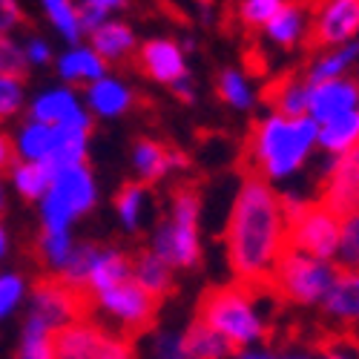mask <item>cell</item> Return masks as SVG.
Instances as JSON below:
<instances>
[{
	"label": "cell",
	"instance_id": "8fae6325",
	"mask_svg": "<svg viewBox=\"0 0 359 359\" xmlns=\"http://www.w3.org/2000/svg\"><path fill=\"white\" fill-rule=\"evenodd\" d=\"M308 20V49H334L359 35V0H316Z\"/></svg>",
	"mask_w": 359,
	"mask_h": 359
},
{
	"label": "cell",
	"instance_id": "f1b7e54d",
	"mask_svg": "<svg viewBox=\"0 0 359 359\" xmlns=\"http://www.w3.org/2000/svg\"><path fill=\"white\" fill-rule=\"evenodd\" d=\"M18 359H55V331L52 327H46L35 316H26Z\"/></svg>",
	"mask_w": 359,
	"mask_h": 359
},
{
	"label": "cell",
	"instance_id": "30bf717a",
	"mask_svg": "<svg viewBox=\"0 0 359 359\" xmlns=\"http://www.w3.org/2000/svg\"><path fill=\"white\" fill-rule=\"evenodd\" d=\"M316 201L327 207L339 222L359 213V147L334 156L331 164H325Z\"/></svg>",
	"mask_w": 359,
	"mask_h": 359
},
{
	"label": "cell",
	"instance_id": "4316f807",
	"mask_svg": "<svg viewBox=\"0 0 359 359\" xmlns=\"http://www.w3.org/2000/svg\"><path fill=\"white\" fill-rule=\"evenodd\" d=\"M52 178H55V170L41 164V161H20L15 167V172H12L15 190L26 201H41L52 187Z\"/></svg>",
	"mask_w": 359,
	"mask_h": 359
},
{
	"label": "cell",
	"instance_id": "5b68a950",
	"mask_svg": "<svg viewBox=\"0 0 359 359\" xmlns=\"http://www.w3.org/2000/svg\"><path fill=\"white\" fill-rule=\"evenodd\" d=\"M158 305H161L158 299L153 293H147L130 276L95 296H89V319L133 342L138 334L149 331L156 325Z\"/></svg>",
	"mask_w": 359,
	"mask_h": 359
},
{
	"label": "cell",
	"instance_id": "603a6c76",
	"mask_svg": "<svg viewBox=\"0 0 359 359\" xmlns=\"http://www.w3.org/2000/svg\"><path fill=\"white\" fill-rule=\"evenodd\" d=\"M316 144L327 156H342L348 149L359 147V109H351L327 124H319Z\"/></svg>",
	"mask_w": 359,
	"mask_h": 359
},
{
	"label": "cell",
	"instance_id": "4dcf8cb0",
	"mask_svg": "<svg viewBox=\"0 0 359 359\" xmlns=\"http://www.w3.org/2000/svg\"><path fill=\"white\" fill-rule=\"evenodd\" d=\"M41 6L46 12L49 23L61 32V38L69 43H78L83 29H81V18H78V6L72 0H41Z\"/></svg>",
	"mask_w": 359,
	"mask_h": 359
},
{
	"label": "cell",
	"instance_id": "8d00e7d4",
	"mask_svg": "<svg viewBox=\"0 0 359 359\" xmlns=\"http://www.w3.org/2000/svg\"><path fill=\"white\" fill-rule=\"evenodd\" d=\"M26 69H29V61H26L23 46H18L9 35H0V75L23 81Z\"/></svg>",
	"mask_w": 359,
	"mask_h": 359
},
{
	"label": "cell",
	"instance_id": "d590c367",
	"mask_svg": "<svg viewBox=\"0 0 359 359\" xmlns=\"http://www.w3.org/2000/svg\"><path fill=\"white\" fill-rule=\"evenodd\" d=\"M26 296V279L20 273H0V322L15 313Z\"/></svg>",
	"mask_w": 359,
	"mask_h": 359
},
{
	"label": "cell",
	"instance_id": "6da1fadb",
	"mask_svg": "<svg viewBox=\"0 0 359 359\" xmlns=\"http://www.w3.org/2000/svg\"><path fill=\"white\" fill-rule=\"evenodd\" d=\"M224 253L238 285L267 287L285 253V210L271 182L245 172L224 224Z\"/></svg>",
	"mask_w": 359,
	"mask_h": 359
},
{
	"label": "cell",
	"instance_id": "836d02e7",
	"mask_svg": "<svg viewBox=\"0 0 359 359\" xmlns=\"http://www.w3.org/2000/svg\"><path fill=\"white\" fill-rule=\"evenodd\" d=\"M38 250H41L46 267H49L52 276H55V273L67 264V259L72 256L75 245H72V236H69V233H41Z\"/></svg>",
	"mask_w": 359,
	"mask_h": 359
},
{
	"label": "cell",
	"instance_id": "e575fe53",
	"mask_svg": "<svg viewBox=\"0 0 359 359\" xmlns=\"http://www.w3.org/2000/svg\"><path fill=\"white\" fill-rule=\"evenodd\" d=\"M282 6H285V0H242L238 4V18H242L248 29H264V23Z\"/></svg>",
	"mask_w": 359,
	"mask_h": 359
},
{
	"label": "cell",
	"instance_id": "ffe728a7",
	"mask_svg": "<svg viewBox=\"0 0 359 359\" xmlns=\"http://www.w3.org/2000/svg\"><path fill=\"white\" fill-rule=\"evenodd\" d=\"M133 279H135L147 293H153L158 302H161L164 296H170L172 287H175V282H172V267H170L161 256H156L153 250H138V253L133 256Z\"/></svg>",
	"mask_w": 359,
	"mask_h": 359
},
{
	"label": "cell",
	"instance_id": "7a4b0ae2",
	"mask_svg": "<svg viewBox=\"0 0 359 359\" xmlns=\"http://www.w3.org/2000/svg\"><path fill=\"white\" fill-rule=\"evenodd\" d=\"M319 124L313 118H282L267 115L253 124L242 161L248 175H259L264 182H279L302 170L311 149L316 147Z\"/></svg>",
	"mask_w": 359,
	"mask_h": 359
},
{
	"label": "cell",
	"instance_id": "52a82bcc",
	"mask_svg": "<svg viewBox=\"0 0 359 359\" xmlns=\"http://www.w3.org/2000/svg\"><path fill=\"white\" fill-rule=\"evenodd\" d=\"M337 276H339V267L334 262H322V259H313L308 253L285 248V253L279 256L273 273H271L267 287H271L276 296H282L285 302L311 308V305L325 302V296L331 293Z\"/></svg>",
	"mask_w": 359,
	"mask_h": 359
},
{
	"label": "cell",
	"instance_id": "ee69618b",
	"mask_svg": "<svg viewBox=\"0 0 359 359\" xmlns=\"http://www.w3.org/2000/svg\"><path fill=\"white\" fill-rule=\"evenodd\" d=\"M172 93L182 98L184 104H190L193 98H196V89H193V78L190 75H184V78H178L175 83H172Z\"/></svg>",
	"mask_w": 359,
	"mask_h": 359
},
{
	"label": "cell",
	"instance_id": "3957f363",
	"mask_svg": "<svg viewBox=\"0 0 359 359\" xmlns=\"http://www.w3.org/2000/svg\"><path fill=\"white\" fill-rule=\"evenodd\" d=\"M196 319L216 331L233 351L250 348L267 334L264 319L256 311V287H245L238 282L204 290L196 308Z\"/></svg>",
	"mask_w": 359,
	"mask_h": 359
},
{
	"label": "cell",
	"instance_id": "9c48e42d",
	"mask_svg": "<svg viewBox=\"0 0 359 359\" xmlns=\"http://www.w3.org/2000/svg\"><path fill=\"white\" fill-rule=\"evenodd\" d=\"M55 359H135V348L93 319H78L55 334Z\"/></svg>",
	"mask_w": 359,
	"mask_h": 359
},
{
	"label": "cell",
	"instance_id": "7bdbcfd3",
	"mask_svg": "<svg viewBox=\"0 0 359 359\" xmlns=\"http://www.w3.org/2000/svg\"><path fill=\"white\" fill-rule=\"evenodd\" d=\"M127 0H83L81 9H93V12H101V15H109L115 9H121Z\"/></svg>",
	"mask_w": 359,
	"mask_h": 359
},
{
	"label": "cell",
	"instance_id": "f907efd6",
	"mask_svg": "<svg viewBox=\"0 0 359 359\" xmlns=\"http://www.w3.org/2000/svg\"><path fill=\"white\" fill-rule=\"evenodd\" d=\"M356 89H359V81H356Z\"/></svg>",
	"mask_w": 359,
	"mask_h": 359
},
{
	"label": "cell",
	"instance_id": "d6a6232c",
	"mask_svg": "<svg viewBox=\"0 0 359 359\" xmlns=\"http://www.w3.org/2000/svg\"><path fill=\"white\" fill-rule=\"evenodd\" d=\"M337 267L339 271H359V213L342 219Z\"/></svg>",
	"mask_w": 359,
	"mask_h": 359
},
{
	"label": "cell",
	"instance_id": "5bb4252c",
	"mask_svg": "<svg viewBox=\"0 0 359 359\" xmlns=\"http://www.w3.org/2000/svg\"><path fill=\"white\" fill-rule=\"evenodd\" d=\"M133 167L138 175V184H153L170 175V170H184L187 158L153 138H138L133 147Z\"/></svg>",
	"mask_w": 359,
	"mask_h": 359
},
{
	"label": "cell",
	"instance_id": "ac0fdd59",
	"mask_svg": "<svg viewBox=\"0 0 359 359\" xmlns=\"http://www.w3.org/2000/svg\"><path fill=\"white\" fill-rule=\"evenodd\" d=\"M133 276V256H127L124 250L118 248H101L93 271L86 276V285H83V293L86 296H95L118 282H124Z\"/></svg>",
	"mask_w": 359,
	"mask_h": 359
},
{
	"label": "cell",
	"instance_id": "ba28073f",
	"mask_svg": "<svg viewBox=\"0 0 359 359\" xmlns=\"http://www.w3.org/2000/svg\"><path fill=\"white\" fill-rule=\"evenodd\" d=\"M98 190L86 164L57 170L49 193L41 198V224L43 233H69V224L95 207Z\"/></svg>",
	"mask_w": 359,
	"mask_h": 359
},
{
	"label": "cell",
	"instance_id": "b9f144b4",
	"mask_svg": "<svg viewBox=\"0 0 359 359\" xmlns=\"http://www.w3.org/2000/svg\"><path fill=\"white\" fill-rule=\"evenodd\" d=\"M23 52H26L29 64H49V57H52V49H49V43L43 38H32L23 46Z\"/></svg>",
	"mask_w": 359,
	"mask_h": 359
},
{
	"label": "cell",
	"instance_id": "83f0119b",
	"mask_svg": "<svg viewBox=\"0 0 359 359\" xmlns=\"http://www.w3.org/2000/svg\"><path fill=\"white\" fill-rule=\"evenodd\" d=\"M52 135H55V127L49 124H38L29 118V124L20 127L18 133V141H15V153L23 158V161H46L49 149H52Z\"/></svg>",
	"mask_w": 359,
	"mask_h": 359
},
{
	"label": "cell",
	"instance_id": "4fadbf2b",
	"mask_svg": "<svg viewBox=\"0 0 359 359\" xmlns=\"http://www.w3.org/2000/svg\"><path fill=\"white\" fill-rule=\"evenodd\" d=\"M135 67L138 72H144L147 78H153L158 83H175L178 78L187 75V64H184V52L175 41L170 38H153L138 46L135 55Z\"/></svg>",
	"mask_w": 359,
	"mask_h": 359
},
{
	"label": "cell",
	"instance_id": "9a60e30c",
	"mask_svg": "<svg viewBox=\"0 0 359 359\" xmlns=\"http://www.w3.org/2000/svg\"><path fill=\"white\" fill-rule=\"evenodd\" d=\"M311 83L302 72H287L264 86V104L282 118H305L308 115Z\"/></svg>",
	"mask_w": 359,
	"mask_h": 359
},
{
	"label": "cell",
	"instance_id": "8992f818",
	"mask_svg": "<svg viewBox=\"0 0 359 359\" xmlns=\"http://www.w3.org/2000/svg\"><path fill=\"white\" fill-rule=\"evenodd\" d=\"M279 198L285 210V248L322 262H334L339 250L342 222L319 201H308L296 193H285Z\"/></svg>",
	"mask_w": 359,
	"mask_h": 359
},
{
	"label": "cell",
	"instance_id": "e0dca14e",
	"mask_svg": "<svg viewBox=\"0 0 359 359\" xmlns=\"http://www.w3.org/2000/svg\"><path fill=\"white\" fill-rule=\"evenodd\" d=\"M322 311L345 327L359 325V271H339L331 293L322 302Z\"/></svg>",
	"mask_w": 359,
	"mask_h": 359
},
{
	"label": "cell",
	"instance_id": "7402d4cb",
	"mask_svg": "<svg viewBox=\"0 0 359 359\" xmlns=\"http://www.w3.org/2000/svg\"><path fill=\"white\" fill-rule=\"evenodd\" d=\"M86 104L95 115L115 118L133 107V89L115 78H101L95 83H89L86 89Z\"/></svg>",
	"mask_w": 359,
	"mask_h": 359
},
{
	"label": "cell",
	"instance_id": "681fc988",
	"mask_svg": "<svg viewBox=\"0 0 359 359\" xmlns=\"http://www.w3.org/2000/svg\"><path fill=\"white\" fill-rule=\"evenodd\" d=\"M282 359H311V356H296V353H293V356H282Z\"/></svg>",
	"mask_w": 359,
	"mask_h": 359
},
{
	"label": "cell",
	"instance_id": "1f68e13d",
	"mask_svg": "<svg viewBox=\"0 0 359 359\" xmlns=\"http://www.w3.org/2000/svg\"><path fill=\"white\" fill-rule=\"evenodd\" d=\"M216 93L233 109H248L253 104V89H250L248 78L238 69H222V75L216 81Z\"/></svg>",
	"mask_w": 359,
	"mask_h": 359
},
{
	"label": "cell",
	"instance_id": "277c9868",
	"mask_svg": "<svg viewBox=\"0 0 359 359\" xmlns=\"http://www.w3.org/2000/svg\"><path fill=\"white\" fill-rule=\"evenodd\" d=\"M201 193L193 184H178L170 201V219H164L153 233V250L172 271L175 267H196L201 262Z\"/></svg>",
	"mask_w": 359,
	"mask_h": 359
},
{
	"label": "cell",
	"instance_id": "60d3db41",
	"mask_svg": "<svg viewBox=\"0 0 359 359\" xmlns=\"http://www.w3.org/2000/svg\"><path fill=\"white\" fill-rule=\"evenodd\" d=\"M18 26H23V9L18 0H0V35L15 32Z\"/></svg>",
	"mask_w": 359,
	"mask_h": 359
},
{
	"label": "cell",
	"instance_id": "bcb514c9",
	"mask_svg": "<svg viewBox=\"0 0 359 359\" xmlns=\"http://www.w3.org/2000/svg\"><path fill=\"white\" fill-rule=\"evenodd\" d=\"M233 359H279V356L264 351V348H242V351L233 353Z\"/></svg>",
	"mask_w": 359,
	"mask_h": 359
},
{
	"label": "cell",
	"instance_id": "ab89813d",
	"mask_svg": "<svg viewBox=\"0 0 359 359\" xmlns=\"http://www.w3.org/2000/svg\"><path fill=\"white\" fill-rule=\"evenodd\" d=\"M325 359H359V339L353 334L331 337L325 342Z\"/></svg>",
	"mask_w": 359,
	"mask_h": 359
},
{
	"label": "cell",
	"instance_id": "d6986e66",
	"mask_svg": "<svg viewBox=\"0 0 359 359\" xmlns=\"http://www.w3.org/2000/svg\"><path fill=\"white\" fill-rule=\"evenodd\" d=\"M308 35V12L302 9V4H287L264 23V38L276 43L279 49H290L299 41H305Z\"/></svg>",
	"mask_w": 359,
	"mask_h": 359
},
{
	"label": "cell",
	"instance_id": "f35d334b",
	"mask_svg": "<svg viewBox=\"0 0 359 359\" xmlns=\"http://www.w3.org/2000/svg\"><path fill=\"white\" fill-rule=\"evenodd\" d=\"M153 353H156V359H190L182 334H158Z\"/></svg>",
	"mask_w": 359,
	"mask_h": 359
},
{
	"label": "cell",
	"instance_id": "74e56055",
	"mask_svg": "<svg viewBox=\"0 0 359 359\" xmlns=\"http://www.w3.org/2000/svg\"><path fill=\"white\" fill-rule=\"evenodd\" d=\"M23 101H26L23 81L20 78H9V75H0V118H12L15 112H20Z\"/></svg>",
	"mask_w": 359,
	"mask_h": 359
},
{
	"label": "cell",
	"instance_id": "44dd1931",
	"mask_svg": "<svg viewBox=\"0 0 359 359\" xmlns=\"http://www.w3.org/2000/svg\"><path fill=\"white\" fill-rule=\"evenodd\" d=\"M359 61V41L325 49L322 55H316L311 67L302 72L308 78V83H322V81H334V78H345V72Z\"/></svg>",
	"mask_w": 359,
	"mask_h": 359
},
{
	"label": "cell",
	"instance_id": "f546056e",
	"mask_svg": "<svg viewBox=\"0 0 359 359\" xmlns=\"http://www.w3.org/2000/svg\"><path fill=\"white\" fill-rule=\"evenodd\" d=\"M144 204H147V187L138 184V182H130L118 190L115 196V210H118V219H121L124 230L135 233L144 222Z\"/></svg>",
	"mask_w": 359,
	"mask_h": 359
},
{
	"label": "cell",
	"instance_id": "484cf974",
	"mask_svg": "<svg viewBox=\"0 0 359 359\" xmlns=\"http://www.w3.org/2000/svg\"><path fill=\"white\" fill-rule=\"evenodd\" d=\"M182 339H184V348H187L190 359H227V356L236 353L216 331H210V327H207L204 322H198V319H193L187 325Z\"/></svg>",
	"mask_w": 359,
	"mask_h": 359
},
{
	"label": "cell",
	"instance_id": "7dc6e473",
	"mask_svg": "<svg viewBox=\"0 0 359 359\" xmlns=\"http://www.w3.org/2000/svg\"><path fill=\"white\" fill-rule=\"evenodd\" d=\"M6 250H9V236H6V227L0 224V259L6 256Z\"/></svg>",
	"mask_w": 359,
	"mask_h": 359
},
{
	"label": "cell",
	"instance_id": "cb8c5ba5",
	"mask_svg": "<svg viewBox=\"0 0 359 359\" xmlns=\"http://www.w3.org/2000/svg\"><path fill=\"white\" fill-rule=\"evenodd\" d=\"M89 41H93V52L101 61H121V57H130V52L135 49V32L127 23H118V20L101 23L89 35Z\"/></svg>",
	"mask_w": 359,
	"mask_h": 359
},
{
	"label": "cell",
	"instance_id": "c3c4849f",
	"mask_svg": "<svg viewBox=\"0 0 359 359\" xmlns=\"http://www.w3.org/2000/svg\"><path fill=\"white\" fill-rule=\"evenodd\" d=\"M6 210V190H4V182H0V213Z\"/></svg>",
	"mask_w": 359,
	"mask_h": 359
},
{
	"label": "cell",
	"instance_id": "2e32d148",
	"mask_svg": "<svg viewBox=\"0 0 359 359\" xmlns=\"http://www.w3.org/2000/svg\"><path fill=\"white\" fill-rule=\"evenodd\" d=\"M32 121L38 124H49V127H64V124H83L93 121L83 107L78 104V98L69 93V89H49V93H41L32 101Z\"/></svg>",
	"mask_w": 359,
	"mask_h": 359
},
{
	"label": "cell",
	"instance_id": "d4e9b609",
	"mask_svg": "<svg viewBox=\"0 0 359 359\" xmlns=\"http://www.w3.org/2000/svg\"><path fill=\"white\" fill-rule=\"evenodd\" d=\"M57 72H61L64 81H89L95 83L101 78H107V64L93 52V49H83V46H72L69 52L61 55L57 61Z\"/></svg>",
	"mask_w": 359,
	"mask_h": 359
},
{
	"label": "cell",
	"instance_id": "7c38bea8",
	"mask_svg": "<svg viewBox=\"0 0 359 359\" xmlns=\"http://www.w3.org/2000/svg\"><path fill=\"white\" fill-rule=\"evenodd\" d=\"M359 107V89L356 81L351 78H334V81H322L311 83V95H308V118H313L316 124H327L334 118L351 112Z\"/></svg>",
	"mask_w": 359,
	"mask_h": 359
},
{
	"label": "cell",
	"instance_id": "f6af8a7d",
	"mask_svg": "<svg viewBox=\"0 0 359 359\" xmlns=\"http://www.w3.org/2000/svg\"><path fill=\"white\" fill-rule=\"evenodd\" d=\"M12 161H15V147L4 133H0V172H4Z\"/></svg>",
	"mask_w": 359,
	"mask_h": 359
}]
</instances>
